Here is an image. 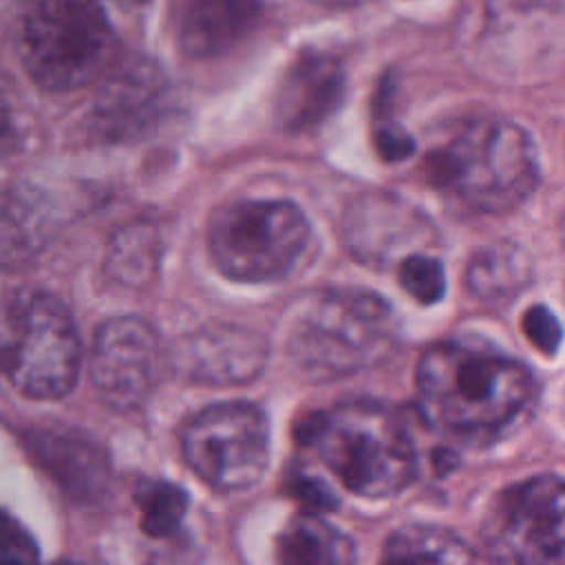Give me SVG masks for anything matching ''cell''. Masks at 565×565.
<instances>
[{"instance_id": "1", "label": "cell", "mask_w": 565, "mask_h": 565, "mask_svg": "<svg viewBox=\"0 0 565 565\" xmlns=\"http://www.w3.org/2000/svg\"><path fill=\"white\" fill-rule=\"evenodd\" d=\"M532 397L530 369L483 342L444 340L417 364V404L426 424L468 444L508 433Z\"/></svg>"}, {"instance_id": "2", "label": "cell", "mask_w": 565, "mask_h": 565, "mask_svg": "<svg viewBox=\"0 0 565 565\" xmlns=\"http://www.w3.org/2000/svg\"><path fill=\"white\" fill-rule=\"evenodd\" d=\"M298 441L360 497H393L415 477L408 428L393 408L377 402L351 399L318 411L300 424Z\"/></svg>"}, {"instance_id": "3", "label": "cell", "mask_w": 565, "mask_h": 565, "mask_svg": "<svg viewBox=\"0 0 565 565\" xmlns=\"http://www.w3.org/2000/svg\"><path fill=\"white\" fill-rule=\"evenodd\" d=\"M430 177L479 212L516 207L539 181L532 137L514 121L477 117L428 157Z\"/></svg>"}, {"instance_id": "4", "label": "cell", "mask_w": 565, "mask_h": 565, "mask_svg": "<svg viewBox=\"0 0 565 565\" xmlns=\"http://www.w3.org/2000/svg\"><path fill=\"white\" fill-rule=\"evenodd\" d=\"M397 342V320L380 296L327 289L294 320L289 355L313 380L360 373L384 362Z\"/></svg>"}, {"instance_id": "5", "label": "cell", "mask_w": 565, "mask_h": 565, "mask_svg": "<svg viewBox=\"0 0 565 565\" xmlns=\"http://www.w3.org/2000/svg\"><path fill=\"white\" fill-rule=\"evenodd\" d=\"M79 362L77 327L53 294L20 289L0 307V371L15 391L33 399L62 397Z\"/></svg>"}, {"instance_id": "6", "label": "cell", "mask_w": 565, "mask_h": 565, "mask_svg": "<svg viewBox=\"0 0 565 565\" xmlns=\"http://www.w3.org/2000/svg\"><path fill=\"white\" fill-rule=\"evenodd\" d=\"M115 51L99 0H26L20 24L22 64L46 90H75L97 79Z\"/></svg>"}, {"instance_id": "7", "label": "cell", "mask_w": 565, "mask_h": 565, "mask_svg": "<svg viewBox=\"0 0 565 565\" xmlns=\"http://www.w3.org/2000/svg\"><path fill=\"white\" fill-rule=\"evenodd\" d=\"M309 243V223L289 201H238L218 207L207 227L214 265L234 280L285 276Z\"/></svg>"}, {"instance_id": "8", "label": "cell", "mask_w": 565, "mask_h": 565, "mask_svg": "<svg viewBox=\"0 0 565 565\" xmlns=\"http://www.w3.org/2000/svg\"><path fill=\"white\" fill-rule=\"evenodd\" d=\"M185 463L216 490H243L260 479L269 459V424L249 402L212 404L181 430Z\"/></svg>"}, {"instance_id": "9", "label": "cell", "mask_w": 565, "mask_h": 565, "mask_svg": "<svg viewBox=\"0 0 565 565\" xmlns=\"http://www.w3.org/2000/svg\"><path fill=\"white\" fill-rule=\"evenodd\" d=\"M483 541L497 561L558 563L565 550L563 481L539 475L508 488L486 519Z\"/></svg>"}, {"instance_id": "10", "label": "cell", "mask_w": 565, "mask_h": 565, "mask_svg": "<svg viewBox=\"0 0 565 565\" xmlns=\"http://www.w3.org/2000/svg\"><path fill=\"white\" fill-rule=\"evenodd\" d=\"M166 362L168 353L146 320L135 316L113 318L95 333L90 382L108 406L135 411L152 395Z\"/></svg>"}, {"instance_id": "11", "label": "cell", "mask_w": 565, "mask_h": 565, "mask_svg": "<svg viewBox=\"0 0 565 565\" xmlns=\"http://www.w3.org/2000/svg\"><path fill=\"white\" fill-rule=\"evenodd\" d=\"M342 238L360 263L380 269L428 252L435 227L422 210L395 194H364L347 207Z\"/></svg>"}, {"instance_id": "12", "label": "cell", "mask_w": 565, "mask_h": 565, "mask_svg": "<svg viewBox=\"0 0 565 565\" xmlns=\"http://www.w3.org/2000/svg\"><path fill=\"white\" fill-rule=\"evenodd\" d=\"M267 362V342L260 333L238 324H207L183 338L168 364L203 384H241L254 380Z\"/></svg>"}, {"instance_id": "13", "label": "cell", "mask_w": 565, "mask_h": 565, "mask_svg": "<svg viewBox=\"0 0 565 565\" xmlns=\"http://www.w3.org/2000/svg\"><path fill=\"white\" fill-rule=\"evenodd\" d=\"M344 68L327 53H302L289 66L276 93L274 113L285 130H307L322 124L342 102Z\"/></svg>"}, {"instance_id": "14", "label": "cell", "mask_w": 565, "mask_h": 565, "mask_svg": "<svg viewBox=\"0 0 565 565\" xmlns=\"http://www.w3.org/2000/svg\"><path fill=\"white\" fill-rule=\"evenodd\" d=\"M166 82L161 73L146 62H135L104 84L93 104L90 126L102 139L139 135L159 117Z\"/></svg>"}, {"instance_id": "15", "label": "cell", "mask_w": 565, "mask_h": 565, "mask_svg": "<svg viewBox=\"0 0 565 565\" xmlns=\"http://www.w3.org/2000/svg\"><path fill=\"white\" fill-rule=\"evenodd\" d=\"M258 13V0H183L179 44L190 57L218 55L247 35Z\"/></svg>"}, {"instance_id": "16", "label": "cell", "mask_w": 565, "mask_h": 565, "mask_svg": "<svg viewBox=\"0 0 565 565\" xmlns=\"http://www.w3.org/2000/svg\"><path fill=\"white\" fill-rule=\"evenodd\" d=\"M49 238V214L38 192L7 188L0 192V267L29 263Z\"/></svg>"}, {"instance_id": "17", "label": "cell", "mask_w": 565, "mask_h": 565, "mask_svg": "<svg viewBox=\"0 0 565 565\" xmlns=\"http://www.w3.org/2000/svg\"><path fill=\"white\" fill-rule=\"evenodd\" d=\"M35 455L42 463L75 492H93L104 475L99 450L75 433H42L33 439Z\"/></svg>"}, {"instance_id": "18", "label": "cell", "mask_w": 565, "mask_h": 565, "mask_svg": "<svg viewBox=\"0 0 565 565\" xmlns=\"http://www.w3.org/2000/svg\"><path fill=\"white\" fill-rule=\"evenodd\" d=\"M278 558L285 563H351L355 545L320 516L302 514L280 534Z\"/></svg>"}, {"instance_id": "19", "label": "cell", "mask_w": 565, "mask_h": 565, "mask_svg": "<svg viewBox=\"0 0 565 565\" xmlns=\"http://www.w3.org/2000/svg\"><path fill=\"white\" fill-rule=\"evenodd\" d=\"M468 289L483 298H505L523 289L530 280V260L512 243L490 245L475 254L468 267Z\"/></svg>"}, {"instance_id": "20", "label": "cell", "mask_w": 565, "mask_h": 565, "mask_svg": "<svg viewBox=\"0 0 565 565\" xmlns=\"http://www.w3.org/2000/svg\"><path fill=\"white\" fill-rule=\"evenodd\" d=\"M161 258L159 230L135 223L113 236L106 256V269L124 285H146L154 278Z\"/></svg>"}, {"instance_id": "21", "label": "cell", "mask_w": 565, "mask_h": 565, "mask_svg": "<svg viewBox=\"0 0 565 565\" xmlns=\"http://www.w3.org/2000/svg\"><path fill=\"white\" fill-rule=\"evenodd\" d=\"M384 558L406 563H466L472 561V552L450 530L406 525L386 539Z\"/></svg>"}, {"instance_id": "22", "label": "cell", "mask_w": 565, "mask_h": 565, "mask_svg": "<svg viewBox=\"0 0 565 565\" xmlns=\"http://www.w3.org/2000/svg\"><path fill=\"white\" fill-rule=\"evenodd\" d=\"M137 503L143 532L157 539L174 534L188 510L185 492L168 481H143L137 490Z\"/></svg>"}, {"instance_id": "23", "label": "cell", "mask_w": 565, "mask_h": 565, "mask_svg": "<svg viewBox=\"0 0 565 565\" xmlns=\"http://www.w3.org/2000/svg\"><path fill=\"white\" fill-rule=\"evenodd\" d=\"M397 276L404 291L417 302L430 305L444 296V289H446L444 267L439 258L430 256L428 252H417L406 256L397 265Z\"/></svg>"}, {"instance_id": "24", "label": "cell", "mask_w": 565, "mask_h": 565, "mask_svg": "<svg viewBox=\"0 0 565 565\" xmlns=\"http://www.w3.org/2000/svg\"><path fill=\"white\" fill-rule=\"evenodd\" d=\"M523 329L527 340L545 353H554L561 344V324L545 307H532L523 318Z\"/></svg>"}, {"instance_id": "25", "label": "cell", "mask_w": 565, "mask_h": 565, "mask_svg": "<svg viewBox=\"0 0 565 565\" xmlns=\"http://www.w3.org/2000/svg\"><path fill=\"white\" fill-rule=\"evenodd\" d=\"M375 143H377L380 154L384 159H388V161H397V159H402V157L413 152V139L404 130H399L395 126H384L375 135Z\"/></svg>"}, {"instance_id": "26", "label": "cell", "mask_w": 565, "mask_h": 565, "mask_svg": "<svg viewBox=\"0 0 565 565\" xmlns=\"http://www.w3.org/2000/svg\"><path fill=\"white\" fill-rule=\"evenodd\" d=\"M18 146V130L11 117V108L0 90V157H7Z\"/></svg>"}, {"instance_id": "27", "label": "cell", "mask_w": 565, "mask_h": 565, "mask_svg": "<svg viewBox=\"0 0 565 565\" xmlns=\"http://www.w3.org/2000/svg\"><path fill=\"white\" fill-rule=\"evenodd\" d=\"M318 4H329V7H347V4H358L362 0H311Z\"/></svg>"}, {"instance_id": "28", "label": "cell", "mask_w": 565, "mask_h": 565, "mask_svg": "<svg viewBox=\"0 0 565 565\" xmlns=\"http://www.w3.org/2000/svg\"><path fill=\"white\" fill-rule=\"evenodd\" d=\"M7 519H9V516H4V514H2V512H0V525H2V523H4V521H7Z\"/></svg>"}]
</instances>
